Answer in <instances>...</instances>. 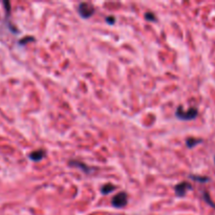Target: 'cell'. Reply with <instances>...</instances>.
Returning <instances> with one entry per match:
<instances>
[{"instance_id":"7","label":"cell","mask_w":215,"mask_h":215,"mask_svg":"<svg viewBox=\"0 0 215 215\" xmlns=\"http://www.w3.org/2000/svg\"><path fill=\"white\" fill-rule=\"evenodd\" d=\"M203 142V140L200 139H195V137H189V139L186 140V145L188 148H193L196 145H200Z\"/></svg>"},{"instance_id":"8","label":"cell","mask_w":215,"mask_h":215,"mask_svg":"<svg viewBox=\"0 0 215 215\" xmlns=\"http://www.w3.org/2000/svg\"><path fill=\"white\" fill-rule=\"evenodd\" d=\"M116 190V187L113 185L111 184H107V185H104L102 188H101V192H102V194H109V193L113 192V191Z\"/></svg>"},{"instance_id":"14","label":"cell","mask_w":215,"mask_h":215,"mask_svg":"<svg viewBox=\"0 0 215 215\" xmlns=\"http://www.w3.org/2000/svg\"><path fill=\"white\" fill-rule=\"evenodd\" d=\"M214 163H215V156H214Z\"/></svg>"},{"instance_id":"11","label":"cell","mask_w":215,"mask_h":215,"mask_svg":"<svg viewBox=\"0 0 215 215\" xmlns=\"http://www.w3.org/2000/svg\"><path fill=\"white\" fill-rule=\"evenodd\" d=\"M145 19L148 20V21H152V22H155L156 21L155 15L153 14V13H150V12H148L145 14Z\"/></svg>"},{"instance_id":"4","label":"cell","mask_w":215,"mask_h":215,"mask_svg":"<svg viewBox=\"0 0 215 215\" xmlns=\"http://www.w3.org/2000/svg\"><path fill=\"white\" fill-rule=\"evenodd\" d=\"M193 187L189 184L188 182H182L179 184H177L175 186L174 191H175V195L179 196V197H183V196L186 195V193L189 190H192Z\"/></svg>"},{"instance_id":"13","label":"cell","mask_w":215,"mask_h":215,"mask_svg":"<svg viewBox=\"0 0 215 215\" xmlns=\"http://www.w3.org/2000/svg\"><path fill=\"white\" fill-rule=\"evenodd\" d=\"M33 40H34V38H33V37H26L25 39H21V40L19 41V44L23 45V44L27 43V42H25V41H33Z\"/></svg>"},{"instance_id":"1","label":"cell","mask_w":215,"mask_h":215,"mask_svg":"<svg viewBox=\"0 0 215 215\" xmlns=\"http://www.w3.org/2000/svg\"><path fill=\"white\" fill-rule=\"evenodd\" d=\"M197 115H198V111L194 107H191L187 111H185L182 108V106H179L176 111H175V116H176L179 120H183V121L194 120L196 116H197Z\"/></svg>"},{"instance_id":"3","label":"cell","mask_w":215,"mask_h":215,"mask_svg":"<svg viewBox=\"0 0 215 215\" xmlns=\"http://www.w3.org/2000/svg\"><path fill=\"white\" fill-rule=\"evenodd\" d=\"M111 204L116 208H123V207H125L127 205V193L124 192V191L118 193V194L112 197Z\"/></svg>"},{"instance_id":"9","label":"cell","mask_w":215,"mask_h":215,"mask_svg":"<svg viewBox=\"0 0 215 215\" xmlns=\"http://www.w3.org/2000/svg\"><path fill=\"white\" fill-rule=\"evenodd\" d=\"M189 177L191 179L195 180V182H200V183H207V182H210V179L207 176H200V175H193L191 174L189 175Z\"/></svg>"},{"instance_id":"2","label":"cell","mask_w":215,"mask_h":215,"mask_svg":"<svg viewBox=\"0 0 215 215\" xmlns=\"http://www.w3.org/2000/svg\"><path fill=\"white\" fill-rule=\"evenodd\" d=\"M95 10L94 5L87 3V2H81L78 6V13L83 19H88V18L91 17L95 14Z\"/></svg>"},{"instance_id":"6","label":"cell","mask_w":215,"mask_h":215,"mask_svg":"<svg viewBox=\"0 0 215 215\" xmlns=\"http://www.w3.org/2000/svg\"><path fill=\"white\" fill-rule=\"evenodd\" d=\"M45 155H46L45 151L42 150V149H39V150H37V151H34V152H32L31 154L28 155V158H30L31 160L34 161V162H39V161H41Z\"/></svg>"},{"instance_id":"10","label":"cell","mask_w":215,"mask_h":215,"mask_svg":"<svg viewBox=\"0 0 215 215\" xmlns=\"http://www.w3.org/2000/svg\"><path fill=\"white\" fill-rule=\"evenodd\" d=\"M203 197H204V200H206V203L207 204H209L211 207H213V208H215V204L211 200V197H210V195H209V193L207 192V191H204V194H203Z\"/></svg>"},{"instance_id":"12","label":"cell","mask_w":215,"mask_h":215,"mask_svg":"<svg viewBox=\"0 0 215 215\" xmlns=\"http://www.w3.org/2000/svg\"><path fill=\"white\" fill-rule=\"evenodd\" d=\"M105 21L107 23H109L110 25H113L116 23V18L113 17V16H109V17H106V19Z\"/></svg>"},{"instance_id":"5","label":"cell","mask_w":215,"mask_h":215,"mask_svg":"<svg viewBox=\"0 0 215 215\" xmlns=\"http://www.w3.org/2000/svg\"><path fill=\"white\" fill-rule=\"evenodd\" d=\"M70 166H74V167H77V168L81 169L82 171H84L85 173H91L92 170H94V168H91V167L87 166L85 165V164H83L82 162H79V161H70Z\"/></svg>"}]
</instances>
